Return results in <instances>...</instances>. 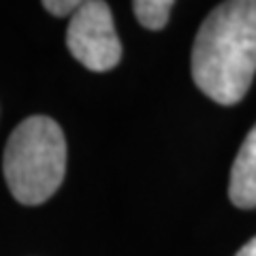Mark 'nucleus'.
Returning a JSON list of instances; mask_svg holds the SVG:
<instances>
[{
	"instance_id": "f257e3e1",
	"label": "nucleus",
	"mask_w": 256,
	"mask_h": 256,
	"mask_svg": "<svg viewBox=\"0 0 256 256\" xmlns=\"http://www.w3.org/2000/svg\"><path fill=\"white\" fill-rule=\"evenodd\" d=\"M196 88L218 105H235L256 75V0L222 2L196 32L190 56Z\"/></svg>"
},
{
	"instance_id": "f03ea898",
	"label": "nucleus",
	"mask_w": 256,
	"mask_h": 256,
	"mask_svg": "<svg viewBox=\"0 0 256 256\" xmlns=\"http://www.w3.org/2000/svg\"><path fill=\"white\" fill-rule=\"evenodd\" d=\"M66 171V139L47 116H30L11 132L2 173L22 205H41L56 194Z\"/></svg>"
},
{
	"instance_id": "7ed1b4c3",
	"label": "nucleus",
	"mask_w": 256,
	"mask_h": 256,
	"mask_svg": "<svg viewBox=\"0 0 256 256\" xmlns=\"http://www.w3.org/2000/svg\"><path fill=\"white\" fill-rule=\"evenodd\" d=\"M66 47L70 56L94 73H105L118 66L122 45L114 28V15L107 2L88 0L70 15L66 30Z\"/></svg>"
},
{
	"instance_id": "20e7f679",
	"label": "nucleus",
	"mask_w": 256,
	"mask_h": 256,
	"mask_svg": "<svg viewBox=\"0 0 256 256\" xmlns=\"http://www.w3.org/2000/svg\"><path fill=\"white\" fill-rule=\"evenodd\" d=\"M228 196L242 210L256 207V124L244 139L230 169Z\"/></svg>"
},
{
	"instance_id": "39448f33",
	"label": "nucleus",
	"mask_w": 256,
	"mask_h": 256,
	"mask_svg": "<svg viewBox=\"0 0 256 256\" xmlns=\"http://www.w3.org/2000/svg\"><path fill=\"white\" fill-rule=\"evenodd\" d=\"M173 9L171 0H134L132 11L148 30H162Z\"/></svg>"
},
{
	"instance_id": "423d86ee",
	"label": "nucleus",
	"mask_w": 256,
	"mask_h": 256,
	"mask_svg": "<svg viewBox=\"0 0 256 256\" xmlns=\"http://www.w3.org/2000/svg\"><path fill=\"white\" fill-rule=\"evenodd\" d=\"M77 0H45L43 6L47 11H50L52 15H58V18H64V15H73L77 9H79Z\"/></svg>"
},
{
	"instance_id": "0eeeda50",
	"label": "nucleus",
	"mask_w": 256,
	"mask_h": 256,
	"mask_svg": "<svg viewBox=\"0 0 256 256\" xmlns=\"http://www.w3.org/2000/svg\"><path fill=\"white\" fill-rule=\"evenodd\" d=\"M235 256H256V237H252Z\"/></svg>"
}]
</instances>
